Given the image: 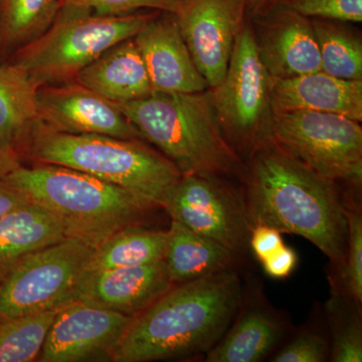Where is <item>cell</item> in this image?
I'll use <instances>...</instances> for the list:
<instances>
[{
	"mask_svg": "<svg viewBox=\"0 0 362 362\" xmlns=\"http://www.w3.org/2000/svg\"><path fill=\"white\" fill-rule=\"evenodd\" d=\"M252 228L263 225L300 235L340 266L349 223L337 182L323 177L268 141L245 161L240 178Z\"/></svg>",
	"mask_w": 362,
	"mask_h": 362,
	"instance_id": "6da1fadb",
	"label": "cell"
},
{
	"mask_svg": "<svg viewBox=\"0 0 362 362\" xmlns=\"http://www.w3.org/2000/svg\"><path fill=\"white\" fill-rule=\"evenodd\" d=\"M240 303L242 285L233 270L173 286L133 318L112 361H166L209 352Z\"/></svg>",
	"mask_w": 362,
	"mask_h": 362,
	"instance_id": "7a4b0ae2",
	"label": "cell"
},
{
	"mask_svg": "<svg viewBox=\"0 0 362 362\" xmlns=\"http://www.w3.org/2000/svg\"><path fill=\"white\" fill-rule=\"evenodd\" d=\"M4 178L52 214L69 238L94 247L117 230L144 226L162 209L145 195L54 164L21 165Z\"/></svg>",
	"mask_w": 362,
	"mask_h": 362,
	"instance_id": "3957f363",
	"label": "cell"
},
{
	"mask_svg": "<svg viewBox=\"0 0 362 362\" xmlns=\"http://www.w3.org/2000/svg\"><path fill=\"white\" fill-rule=\"evenodd\" d=\"M118 105L142 139L173 162L181 175L242 176L245 162L221 133L209 89L189 94L152 92Z\"/></svg>",
	"mask_w": 362,
	"mask_h": 362,
	"instance_id": "277c9868",
	"label": "cell"
},
{
	"mask_svg": "<svg viewBox=\"0 0 362 362\" xmlns=\"http://www.w3.org/2000/svg\"><path fill=\"white\" fill-rule=\"evenodd\" d=\"M35 163L87 173L149 197L162 206L180 180L175 164L144 140L99 134H70L35 124L20 152Z\"/></svg>",
	"mask_w": 362,
	"mask_h": 362,
	"instance_id": "5b68a950",
	"label": "cell"
},
{
	"mask_svg": "<svg viewBox=\"0 0 362 362\" xmlns=\"http://www.w3.org/2000/svg\"><path fill=\"white\" fill-rule=\"evenodd\" d=\"M156 13L102 16L62 4L51 26L21 47L18 64L39 87L75 80L78 71L122 40L134 37Z\"/></svg>",
	"mask_w": 362,
	"mask_h": 362,
	"instance_id": "8992f818",
	"label": "cell"
},
{
	"mask_svg": "<svg viewBox=\"0 0 362 362\" xmlns=\"http://www.w3.org/2000/svg\"><path fill=\"white\" fill-rule=\"evenodd\" d=\"M272 83L259 57L254 28L247 21L235 40L225 77L209 89L221 133L244 162L270 141Z\"/></svg>",
	"mask_w": 362,
	"mask_h": 362,
	"instance_id": "52a82bcc",
	"label": "cell"
},
{
	"mask_svg": "<svg viewBox=\"0 0 362 362\" xmlns=\"http://www.w3.org/2000/svg\"><path fill=\"white\" fill-rule=\"evenodd\" d=\"M270 140L327 180L361 183L362 127L354 119L312 111L274 114Z\"/></svg>",
	"mask_w": 362,
	"mask_h": 362,
	"instance_id": "ba28073f",
	"label": "cell"
},
{
	"mask_svg": "<svg viewBox=\"0 0 362 362\" xmlns=\"http://www.w3.org/2000/svg\"><path fill=\"white\" fill-rule=\"evenodd\" d=\"M94 249L66 238L26 257L0 280V314L33 315L73 301Z\"/></svg>",
	"mask_w": 362,
	"mask_h": 362,
	"instance_id": "9c48e42d",
	"label": "cell"
},
{
	"mask_svg": "<svg viewBox=\"0 0 362 362\" xmlns=\"http://www.w3.org/2000/svg\"><path fill=\"white\" fill-rule=\"evenodd\" d=\"M226 180L218 175H181L162 209L171 221L218 243L238 257L250 247L252 226L242 192Z\"/></svg>",
	"mask_w": 362,
	"mask_h": 362,
	"instance_id": "30bf717a",
	"label": "cell"
},
{
	"mask_svg": "<svg viewBox=\"0 0 362 362\" xmlns=\"http://www.w3.org/2000/svg\"><path fill=\"white\" fill-rule=\"evenodd\" d=\"M133 318L73 300L59 307L37 361H112Z\"/></svg>",
	"mask_w": 362,
	"mask_h": 362,
	"instance_id": "8fae6325",
	"label": "cell"
},
{
	"mask_svg": "<svg viewBox=\"0 0 362 362\" xmlns=\"http://www.w3.org/2000/svg\"><path fill=\"white\" fill-rule=\"evenodd\" d=\"M247 14V0H187L175 13L188 51L209 88L225 77Z\"/></svg>",
	"mask_w": 362,
	"mask_h": 362,
	"instance_id": "7c38bea8",
	"label": "cell"
},
{
	"mask_svg": "<svg viewBox=\"0 0 362 362\" xmlns=\"http://www.w3.org/2000/svg\"><path fill=\"white\" fill-rule=\"evenodd\" d=\"M37 102L40 122L59 132L143 140L118 104L77 82L42 86Z\"/></svg>",
	"mask_w": 362,
	"mask_h": 362,
	"instance_id": "4fadbf2b",
	"label": "cell"
},
{
	"mask_svg": "<svg viewBox=\"0 0 362 362\" xmlns=\"http://www.w3.org/2000/svg\"><path fill=\"white\" fill-rule=\"evenodd\" d=\"M252 20L259 57L272 78H295L321 71L311 18L284 2Z\"/></svg>",
	"mask_w": 362,
	"mask_h": 362,
	"instance_id": "5bb4252c",
	"label": "cell"
},
{
	"mask_svg": "<svg viewBox=\"0 0 362 362\" xmlns=\"http://www.w3.org/2000/svg\"><path fill=\"white\" fill-rule=\"evenodd\" d=\"M133 40L153 92L189 94L209 89L188 51L175 13L154 14Z\"/></svg>",
	"mask_w": 362,
	"mask_h": 362,
	"instance_id": "9a60e30c",
	"label": "cell"
},
{
	"mask_svg": "<svg viewBox=\"0 0 362 362\" xmlns=\"http://www.w3.org/2000/svg\"><path fill=\"white\" fill-rule=\"evenodd\" d=\"M164 261L148 265L85 272L75 299L135 317L173 287Z\"/></svg>",
	"mask_w": 362,
	"mask_h": 362,
	"instance_id": "2e32d148",
	"label": "cell"
},
{
	"mask_svg": "<svg viewBox=\"0 0 362 362\" xmlns=\"http://www.w3.org/2000/svg\"><path fill=\"white\" fill-rule=\"evenodd\" d=\"M274 114L295 111L320 112L362 122V81L343 80L324 71L290 78H273Z\"/></svg>",
	"mask_w": 362,
	"mask_h": 362,
	"instance_id": "e0dca14e",
	"label": "cell"
},
{
	"mask_svg": "<svg viewBox=\"0 0 362 362\" xmlns=\"http://www.w3.org/2000/svg\"><path fill=\"white\" fill-rule=\"evenodd\" d=\"M76 82L115 103H126L153 92L134 40H122L78 71Z\"/></svg>",
	"mask_w": 362,
	"mask_h": 362,
	"instance_id": "ac0fdd59",
	"label": "cell"
},
{
	"mask_svg": "<svg viewBox=\"0 0 362 362\" xmlns=\"http://www.w3.org/2000/svg\"><path fill=\"white\" fill-rule=\"evenodd\" d=\"M66 238L63 225L32 201L0 216V280L26 257Z\"/></svg>",
	"mask_w": 362,
	"mask_h": 362,
	"instance_id": "d6986e66",
	"label": "cell"
},
{
	"mask_svg": "<svg viewBox=\"0 0 362 362\" xmlns=\"http://www.w3.org/2000/svg\"><path fill=\"white\" fill-rule=\"evenodd\" d=\"M164 263L173 285L232 270L237 257L218 243L171 221Z\"/></svg>",
	"mask_w": 362,
	"mask_h": 362,
	"instance_id": "ffe728a7",
	"label": "cell"
},
{
	"mask_svg": "<svg viewBox=\"0 0 362 362\" xmlns=\"http://www.w3.org/2000/svg\"><path fill=\"white\" fill-rule=\"evenodd\" d=\"M39 86L18 64L0 66V149L20 154L37 115Z\"/></svg>",
	"mask_w": 362,
	"mask_h": 362,
	"instance_id": "44dd1931",
	"label": "cell"
},
{
	"mask_svg": "<svg viewBox=\"0 0 362 362\" xmlns=\"http://www.w3.org/2000/svg\"><path fill=\"white\" fill-rule=\"evenodd\" d=\"M228 331V330H226ZM283 335V326L265 309H245L233 327L206 352L207 362H257L270 354Z\"/></svg>",
	"mask_w": 362,
	"mask_h": 362,
	"instance_id": "7402d4cb",
	"label": "cell"
},
{
	"mask_svg": "<svg viewBox=\"0 0 362 362\" xmlns=\"http://www.w3.org/2000/svg\"><path fill=\"white\" fill-rule=\"evenodd\" d=\"M168 230L144 226L124 228L112 233L93 252L85 272L148 265L164 261Z\"/></svg>",
	"mask_w": 362,
	"mask_h": 362,
	"instance_id": "603a6c76",
	"label": "cell"
},
{
	"mask_svg": "<svg viewBox=\"0 0 362 362\" xmlns=\"http://www.w3.org/2000/svg\"><path fill=\"white\" fill-rule=\"evenodd\" d=\"M321 71L343 80L362 81L361 35L345 21L311 18Z\"/></svg>",
	"mask_w": 362,
	"mask_h": 362,
	"instance_id": "cb8c5ba5",
	"label": "cell"
},
{
	"mask_svg": "<svg viewBox=\"0 0 362 362\" xmlns=\"http://www.w3.org/2000/svg\"><path fill=\"white\" fill-rule=\"evenodd\" d=\"M61 0H0V37L23 47L37 39L56 18Z\"/></svg>",
	"mask_w": 362,
	"mask_h": 362,
	"instance_id": "d4e9b609",
	"label": "cell"
},
{
	"mask_svg": "<svg viewBox=\"0 0 362 362\" xmlns=\"http://www.w3.org/2000/svg\"><path fill=\"white\" fill-rule=\"evenodd\" d=\"M58 310L20 317L0 314V362L37 361Z\"/></svg>",
	"mask_w": 362,
	"mask_h": 362,
	"instance_id": "484cf974",
	"label": "cell"
},
{
	"mask_svg": "<svg viewBox=\"0 0 362 362\" xmlns=\"http://www.w3.org/2000/svg\"><path fill=\"white\" fill-rule=\"evenodd\" d=\"M344 202L349 223V243L344 261L339 267L342 296L361 305L362 302V218L358 207L349 199Z\"/></svg>",
	"mask_w": 362,
	"mask_h": 362,
	"instance_id": "4316f807",
	"label": "cell"
},
{
	"mask_svg": "<svg viewBox=\"0 0 362 362\" xmlns=\"http://www.w3.org/2000/svg\"><path fill=\"white\" fill-rule=\"evenodd\" d=\"M187 0H61L64 6L81 7L102 16L135 13L139 9H154L176 13Z\"/></svg>",
	"mask_w": 362,
	"mask_h": 362,
	"instance_id": "83f0119b",
	"label": "cell"
},
{
	"mask_svg": "<svg viewBox=\"0 0 362 362\" xmlns=\"http://www.w3.org/2000/svg\"><path fill=\"white\" fill-rule=\"evenodd\" d=\"M297 13L309 18L361 23L362 0H287Z\"/></svg>",
	"mask_w": 362,
	"mask_h": 362,
	"instance_id": "f1b7e54d",
	"label": "cell"
},
{
	"mask_svg": "<svg viewBox=\"0 0 362 362\" xmlns=\"http://www.w3.org/2000/svg\"><path fill=\"white\" fill-rule=\"evenodd\" d=\"M332 319L333 339L329 358L334 362L362 361V331L361 319L354 315Z\"/></svg>",
	"mask_w": 362,
	"mask_h": 362,
	"instance_id": "f546056e",
	"label": "cell"
},
{
	"mask_svg": "<svg viewBox=\"0 0 362 362\" xmlns=\"http://www.w3.org/2000/svg\"><path fill=\"white\" fill-rule=\"evenodd\" d=\"M330 346L320 335L303 332L274 356L275 362H322L329 358Z\"/></svg>",
	"mask_w": 362,
	"mask_h": 362,
	"instance_id": "4dcf8cb0",
	"label": "cell"
},
{
	"mask_svg": "<svg viewBox=\"0 0 362 362\" xmlns=\"http://www.w3.org/2000/svg\"><path fill=\"white\" fill-rule=\"evenodd\" d=\"M281 235L282 233L271 226L263 225L252 226L251 237H250V247H252L255 256L261 263L284 245Z\"/></svg>",
	"mask_w": 362,
	"mask_h": 362,
	"instance_id": "1f68e13d",
	"label": "cell"
},
{
	"mask_svg": "<svg viewBox=\"0 0 362 362\" xmlns=\"http://www.w3.org/2000/svg\"><path fill=\"white\" fill-rule=\"evenodd\" d=\"M297 262L296 252L291 247L283 245L265 261L262 262V265L269 277L285 279L289 277L292 272L295 270Z\"/></svg>",
	"mask_w": 362,
	"mask_h": 362,
	"instance_id": "d6a6232c",
	"label": "cell"
},
{
	"mask_svg": "<svg viewBox=\"0 0 362 362\" xmlns=\"http://www.w3.org/2000/svg\"><path fill=\"white\" fill-rule=\"evenodd\" d=\"M30 202L23 192L0 177V216Z\"/></svg>",
	"mask_w": 362,
	"mask_h": 362,
	"instance_id": "836d02e7",
	"label": "cell"
},
{
	"mask_svg": "<svg viewBox=\"0 0 362 362\" xmlns=\"http://www.w3.org/2000/svg\"><path fill=\"white\" fill-rule=\"evenodd\" d=\"M21 165V156L18 152L0 149V177H6Z\"/></svg>",
	"mask_w": 362,
	"mask_h": 362,
	"instance_id": "e575fe53",
	"label": "cell"
},
{
	"mask_svg": "<svg viewBox=\"0 0 362 362\" xmlns=\"http://www.w3.org/2000/svg\"><path fill=\"white\" fill-rule=\"evenodd\" d=\"M287 0H247V14L252 18L262 16L278 4H284Z\"/></svg>",
	"mask_w": 362,
	"mask_h": 362,
	"instance_id": "d590c367",
	"label": "cell"
}]
</instances>
